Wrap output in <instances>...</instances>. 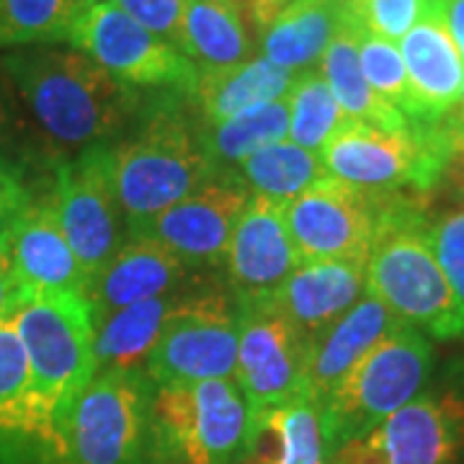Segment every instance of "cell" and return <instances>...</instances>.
<instances>
[{
    "label": "cell",
    "mask_w": 464,
    "mask_h": 464,
    "mask_svg": "<svg viewBox=\"0 0 464 464\" xmlns=\"http://www.w3.org/2000/svg\"><path fill=\"white\" fill-rule=\"evenodd\" d=\"M431 366L433 348L426 333L400 325L382 338L320 405L333 451L418 398Z\"/></svg>",
    "instance_id": "cell-7"
},
{
    "label": "cell",
    "mask_w": 464,
    "mask_h": 464,
    "mask_svg": "<svg viewBox=\"0 0 464 464\" xmlns=\"http://www.w3.org/2000/svg\"><path fill=\"white\" fill-rule=\"evenodd\" d=\"M237 304V302H235ZM237 364L235 382L250 415L284 405L307 392L310 341L271 299L237 304Z\"/></svg>",
    "instance_id": "cell-12"
},
{
    "label": "cell",
    "mask_w": 464,
    "mask_h": 464,
    "mask_svg": "<svg viewBox=\"0 0 464 464\" xmlns=\"http://www.w3.org/2000/svg\"><path fill=\"white\" fill-rule=\"evenodd\" d=\"M24 295H83L88 276L57 222L52 191L32 194L8 240Z\"/></svg>",
    "instance_id": "cell-18"
},
{
    "label": "cell",
    "mask_w": 464,
    "mask_h": 464,
    "mask_svg": "<svg viewBox=\"0 0 464 464\" xmlns=\"http://www.w3.org/2000/svg\"><path fill=\"white\" fill-rule=\"evenodd\" d=\"M289 142L299 148L323 155L325 145L335 134L346 127L348 116L338 106L325 78L317 72V67L297 72V81L292 85L289 96Z\"/></svg>",
    "instance_id": "cell-32"
},
{
    "label": "cell",
    "mask_w": 464,
    "mask_h": 464,
    "mask_svg": "<svg viewBox=\"0 0 464 464\" xmlns=\"http://www.w3.org/2000/svg\"><path fill=\"white\" fill-rule=\"evenodd\" d=\"M429 235L436 261L447 274L457 297L464 302V207L449 209L429 222Z\"/></svg>",
    "instance_id": "cell-36"
},
{
    "label": "cell",
    "mask_w": 464,
    "mask_h": 464,
    "mask_svg": "<svg viewBox=\"0 0 464 464\" xmlns=\"http://www.w3.org/2000/svg\"><path fill=\"white\" fill-rule=\"evenodd\" d=\"M343 24V0H292L261 34V54L289 72L313 70Z\"/></svg>",
    "instance_id": "cell-24"
},
{
    "label": "cell",
    "mask_w": 464,
    "mask_h": 464,
    "mask_svg": "<svg viewBox=\"0 0 464 464\" xmlns=\"http://www.w3.org/2000/svg\"><path fill=\"white\" fill-rule=\"evenodd\" d=\"M449 148L436 127L411 124L390 132L348 119L323 150L333 179L369 194H392L405 186L429 188L444 176Z\"/></svg>",
    "instance_id": "cell-8"
},
{
    "label": "cell",
    "mask_w": 464,
    "mask_h": 464,
    "mask_svg": "<svg viewBox=\"0 0 464 464\" xmlns=\"http://www.w3.org/2000/svg\"><path fill=\"white\" fill-rule=\"evenodd\" d=\"M390 194H369L325 176L284 207L299 261H366Z\"/></svg>",
    "instance_id": "cell-14"
},
{
    "label": "cell",
    "mask_w": 464,
    "mask_h": 464,
    "mask_svg": "<svg viewBox=\"0 0 464 464\" xmlns=\"http://www.w3.org/2000/svg\"><path fill=\"white\" fill-rule=\"evenodd\" d=\"M237 304L230 289L201 284L179 302L150 351L148 372L155 387L176 382L235 380Z\"/></svg>",
    "instance_id": "cell-9"
},
{
    "label": "cell",
    "mask_w": 464,
    "mask_h": 464,
    "mask_svg": "<svg viewBox=\"0 0 464 464\" xmlns=\"http://www.w3.org/2000/svg\"><path fill=\"white\" fill-rule=\"evenodd\" d=\"M279 3H282L284 8H286V5H289V3H292V0H279Z\"/></svg>",
    "instance_id": "cell-43"
},
{
    "label": "cell",
    "mask_w": 464,
    "mask_h": 464,
    "mask_svg": "<svg viewBox=\"0 0 464 464\" xmlns=\"http://www.w3.org/2000/svg\"><path fill=\"white\" fill-rule=\"evenodd\" d=\"M366 292L415 331L439 341L464 335V302L436 261L429 222L392 197L382 207L369 248Z\"/></svg>",
    "instance_id": "cell-2"
},
{
    "label": "cell",
    "mask_w": 464,
    "mask_h": 464,
    "mask_svg": "<svg viewBox=\"0 0 464 464\" xmlns=\"http://www.w3.org/2000/svg\"><path fill=\"white\" fill-rule=\"evenodd\" d=\"M333 447L320 402L307 392L250 415L237 464H331Z\"/></svg>",
    "instance_id": "cell-21"
},
{
    "label": "cell",
    "mask_w": 464,
    "mask_h": 464,
    "mask_svg": "<svg viewBox=\"0 0 464 464\" xmlns=\"http://www.w3.org/2000/svg\"><path fill=\"white\" fill-rule=\"evenodd\" d=\"M109 3H114L127 16H132L137 24L163 36L170 44H179L186 0H109Z\"/></svg>",
    "instance_id": "cell-37"
},
{
    "label": "cell",
    "mask_w": 464,
    "mask_h": 464,
    "mask_svg": "<svg viewBox=\"0 0 464 464\" xmlns=\"http://www.w3.org/2000/svg\"><path fill=\"white\" fill-rule=\"evenodd\" d=\"M111 158L116 194L130 235L215 173L201 148L199 127L188 124L168 103L150 109L132 137L111 145Z\"/></svg>",
    "instance_id": "cell-4"
},
{
    "label": "cell",
    "mask_w": 464,
    "mask_h": 464,
    "mask_svg": "<svg viewBox=\"0 0 464 464\" xmlns=\"http://www.w3.org/2000/svg\"><path fill=\"white\" fill-rule=\"evenodd\" d=\"M464 400L418 395L372 431L333 451L331 464H462Z\"/></svg>",
    "instance_id": "cell-13"
},
{
    "label": "cell",
    "mask_w": 464,
    "mask_h": 464,
    "mask_svg": "<svg viewBox=\"0 0 464 464\" xmlns=\"http://www.w3.org/2000/svg\"><path fill=\"white\" fill-rule=\"evenodd\" d=\"M289 137V103L271 101L240 111L219 124H201L199 140L212 166L237 170L253 152L284 142Z\"/></svg>",
    "instance_id": "cell-28"
},
{
    "label": "cell",
    "mask_w": 464,
    "mask_h": 464,
    "mask_svg": "<svg viewBox=\"0 0 464 464\" xmlns=\"http://www.w3.org/2000/svg\"><path fill=\"white\" fill-rule=\"evenodd\" d=\"M116 81L132 88H168L191 93L197 65L176 44L152 34L109 0L93 3L67 36Z\"/></svg>",
    "instance_id": "cell-11"
},
{
    "label": "cell",
    "mask_w": 464,
    "mask_h": 464,
    "mask_svg": "<svg viewBox=\"0 0 464 464\" xmlns=\"http://www.w3.org/2000/svg\"><path fill=\"white\" fill-rule=\"evenodd\" d=\"M297 266L299 256L286 227L284 204L250 194L225 258L232 299L240 304L276 297Z\"/></svg>",
    "instance_id": "cell-16"
},
{
    "label": "cell",
    "mask_w": 464,
    "mask_h": 464,
    "mask_svg": "<svg viewBox=\"0 0 464 464\" xmlns=\"http://www.w3.org/2000/svg\"><path fill=\"white\" fill-rule=\"evenodd\" d=\"M356 29L395 42L431 14L436 0H343Z\"/></svg>",
    "instance_id": "cell-34"
},
{
    "label": "cell",
    "mask_w": 464,
    "mask_h": 464,
    "mask_svg": "<svg viewBox=\"0 0 464 464\" xmlns=\"http://www.w3.org/2000/svg\"><path fill=\"white\" fill-rule=\"evenodd\" d=\"M32 137L11 81L0 67V179L26 181V170L34 160Z\"/></svg>",
    "instance_id": "cell-35"
},
{
    "label": "cell",
    "mask_w": 464,
    "mask_h": 464,
    "mask_svg": "<svg viewBox=\"0 0 464 464\" xmlns=\"http://www.w3.org/2000/svg\"><path fill=\"white\" fill-rule=\"evenodd\" d=\"M366 295V261H299L274 302L315 343Z\"/></svg>",
    "instance_id": "cell-20"
},
{
    "label": "cell",
    "mask_w": 464,
    "mask_h": 464,
    "mask_svg": "<svg viewBox=\"0 0 464 464\" xmlns=\"http://www.w3.org/2000/svg\"><path fill=\"white\" fill-rule=\"evenodd\" d=\"M176 47L197 70H225L253 57V36L230 0H186Z\"/></svg>",
    "instance_id": "cell-26"
},
{
    "label": "cell",
    "mask_w": 464,
    "mask_h": 464,
    "mask_svg": "<svg viewBox=\"0 0 464 464\" xmlns=\"http://www.w3.org/2000/svg\"><path fill=\"white\" fill-rule=\"evenodd\" d=\"M50 191L70 248L85 276H96L130 237L116 194L111 145L101 142L60 163Z\"/></svg>",
    "instance_id": "cell-10"
},
{
    "label": "cell",
    "mask_w": 464,
    "mask_h": 464,
    "mask_svg": "<svg viewBox=\"0 0 464 464\" xmlns=\"http://www.w3.org/2000/svg\"><path fill=\"white\" fill-rule=\"evenodd\" d=\"M250 408L235 380L160 384L152 392L145 464H237Z\"/></svg>",
    "instance_id": "cell-5"
},
{
    "label": "cell",
    "mask_w": 464,
    "mask_h": 464,
    "mask_svg": "<svg viewBox=\"0 0 464 464\" xmlns=\"http://www.w3.org/2000/svg\"><path fill=\"white\" fill-rule=\"evenodd\" d=\"M398 317L392 315L380 299L366 292L346 315L335 320L328 331L313 343L310 366H307V395L320 405L333 390L346 380V374L364 359L372 348L398 331Z\"/></svg>",
    "instance_id": "cell-22"
},
{
    "label": "cell",
    "mask_w": 464,
    "mask_h": 464,
    "mask_svg": "<svg viewBox=\"0 0 464 464\" xmlns=\"http://www.w3.org/2000/svg\"><path fill=\"white\" fill-rule=\"evenodd\" d=\"M317 72L325 78V83L348 119L364 121V124L380 127V130H390V132L411 130L408 116L395 109L392 103L380 99L372 91V85L366 83L364 70L359 63V29L351 24L348 16L346 24L333 36L325 54L320 57Z\"/></svg>",
    "instance_id": "cell-27"
},
{
    "label": "cell",
    "mask_w": 464,
    "mask_h": 464,
    "mask_svg": "<svg viewBox=\"0 0 464 464\" xmlns=\"http://www.w3.org/2000/svg\"><path fill=\"white\" fill-rule=\"evenodd\" d=\"M21 297H24V289L18 284L14 261H11V253H8V246H5L0 250V320L16 310Z\"/></svg>",
    "instance_id": "cell-39"
},
{
    "label": "cell",
    "mask_w": 464,
    "mask_h": 464,
    "mask_svg": "<svg viewBox=\"0 0 464 464\" xmlns=\"http://www.w3.org/2000/svg\"><path fill=\"white\" fill-rule=\"evenodd\" d=\"M295 81L297 72L274 65L261 54L225 70H199L188 96L199 106L201 124L209 127L253 106L286 99Z\"/></svg>",
    "instance_id": "cell-23"
},
{
    "label": "cell",
    "mask_w": 464,
    "mask_h": 464,
    "mask_svg": "<svg viewBox=\"0 0 464 464\" xmlns=\"http://www.w3.org/2000/svg\"><path fill=\"white\" fill-rule=\"evenodd\" d=\"M32 366L34 413L57 451V423L96 374V325L83 295H24L11 313Z\"/></svg>",
    "instance_id": "cell-3"
},
{
    "label": "cell",
    "mask_w": 464,
    "mask_h": 464,
    "mask_svg": "<svg viewBox=\"0 0 464 464\" xmlns=\"http://www.w3.org/2000/svg\"><path fill=\"white\" fill-rule=\"evenodd\" d=\"M188 292L191 289L145 299L103 317L96 325V341H93L96 374L109 369L145 372L150 351L166 328V320Z\"/></svg>",
    "instance_id": "cell-25"
},
{
    "label": "cell",
    "mask_w": 464,
    "mask_h": 464,
    "mask_svg": "<svg viewBox=\"0 0 464 464\" xmlns=\"http://www.w3.org/2000/svg\"><path fill=\"white\" fill-rule=\"evenodd\" d=\"M32 188L26 181L16 179H0V250L8 246L14 227H16L18 217L26 209V204L32 199Z\"/></svg>",
    "instance_id": "cell-38"
},
{
    "label": "cell",
    "mask_w": 464,
    "mask_h": 464,
    "mask_svg": "<svg viewBox=\"0 0 464 464\" xmlns=\"http://www.w3.org/2000/svg\"><path fill=\"white\" fill-rule=\"evenodd\" d=\"M207 284L204 274L183 264L166 246L142 232H134L111 261L85 284L83 297L91 307L93 325L121 307L173 292H186Z\"/></svg>",
    "instance_id": "cell-17"
},
{
    "label": "cell",
    "mask_w": 464,
    "mask_h": 464,
    "mask_svg": "<svg viewBox=\"0 0 464 464\" xmlns=\"http://www.w3.org/2000/svg\"><path fill=\"white\" fill-rule=\"evenodd\" d=\"M250 199L248 186L237 170H222L199 183L191 194L152 217L142 235L166 246L197 274L225 268L230 237ZM134 235V232H132Z\"/></svg>",
    "instance_id": "cell-15"
},
{
    "label": "cell",
    "mask_w": 464,
    "mask_h": 464,
    "mask_svg": "<svg viewBox=\"0 0 464 464\" xmlns=\"http://www.w3.org/2000/svg\"><path fill=\"white\" fill-rule=\"evenodd\" d=\"M93 3L99 0H0V50L67 42Z\"/></svg>",
    "instance_id": "cell-30"
},
{
    "label": "cell",
    "mask_w": 464,
    "mask_h": 464,
    "mask_svg": "<svg viewBox=\"0 0 464 464\" xmlns=\"http://www.w3.org/2000/svg\"><path fill=\"white\" fill-rule=\"evenodd\" d=\"M359 63H362L366 83L372 85V91L387 103H392L395 109H400L411 121L413 99H411L408 72H405V63H402L398 44L359 29Z\"/></svg>",
    "instance_id": "cell-33"
},
{
    "label": "cell",
    "mask_w": 464,
    "mask_h": 464,
    "mask_svg": "<svg viewBox=\"0 0 464 464\" xmlns=\"http://www.w3.org/2000/svg\"><path fill=\"white\" fill-rule=\"evenodd\" d=\"M400 54L408 72L413 114L411 124L433 127L444 121L459 101L464 81V57L449 36L439 0L431 14L418 21L400 39Z\"/></svg>",
    "instance_id": "cell-19"
},
{
    "label": "cell",
    "mask_w": 464,
    "mask_h": 464,
    "mask_svg": "<svg viewBox=\"0 0 464 464\" xmlns=\"http://www.w3.org/2000/svg\"><path fill=\"white\" fill-rule=\"evenodd\" d=\"M441 137H444V142H447L449 155L454 152V150H462L464 148V81H462V91H459V101H457V106L451 109V114L444 119V121H439V124H433Z\"/></svg>",
    "instance_id": "cell-40"
},
{
    "label": "cell",
    "mask_w": 464,
    "mask_h": 464,
    "mask_svg": "<svg viewBox=\"0 0 464 464\" xmlns=\"http://www.w3.org/2000/svg\"><path fill=\"white\" fill-rule=\"evenodd\" d=\"M237 176L248 186L250 194L266 197L276 204H289L317 181H323L328 168L323 163V155L299 148L295 142L284 140L276 145L253 152L243 166L237 168Z\"/></svg>",
    "instance_id": "cell-29"
},
{
    "label": "cell",
    "mask_w": 464,
    "mask_h": 464,
    "mask_svg": "<svg viewBox=\"0 0 464 464\" xmlns=\"http://www.w3.org/2000/svg\"><path fill=\"white\" fill-rule=\"evenodd\" d=\"M444 173L449 176L451 186H454V188H457L459 194H464V148L454 150V152L449 155Z\"/></svg>",
    "instance_id": "cell-42"
},
{
    "label": "cell",
    "mask_w": 464,
    "mask_h": 464,
    "mask_svg": "<svg viewBox=\"0 0 464 464\" xmlns=\"http://www.w3.org/2000/svg\"><path fill=\"white\" fill-rule=\"evenodd\" d=\"M0 431L50 444L34 413L32 366L11 315L0 320Z\"/></svg>",
    "instance_id": "cell-31"
},
{
    "label": "cell",
    "mask_w": 464,
    "mask_h": 464,
    "mask_svg": "<svg viewBox=\"0 0 464 464\" xmlns=\"http://www.w3.org/2000/svg\"><path fill=\"white\" fill-rule=\"evenodd\" d=\"M152 392L148 372L93 374L57 423L60 464H145Z\"/></svg>",
    "instance_id": "cell-6"
},
{
    "label": "cell",
    "mask_w": 464,
    "mask_h": 464,
    "mask_svg": "<svg viewBox=\"0 0 464 464\" xmlns=\"http://www.w3.org/2000/svg\"><path fill=\"white\" fill-rule=\"evenodd\" d=\"M439 11L449 36L454 39L457 50L464 57V0H439Z\"/></svg>",
    "instance_id": "cell-41"
},
{
    "label": "cell",
    "mask_w": 464,
    "mask_h": 464,
    "mask_svg": "<svg viewBox=\"0 0 464 464\" xmlns=\"http://www.w3.org/2000/svg\"><path fill=\"white\" fill-rule=\"evenodd\" d=\"M34 137L52 152H81L109 142L140 111L137 88L116 81L88 54L24 47L0 60Z\"/></svg>",
    "instance_id": "cell-1"
}]
</instances>
